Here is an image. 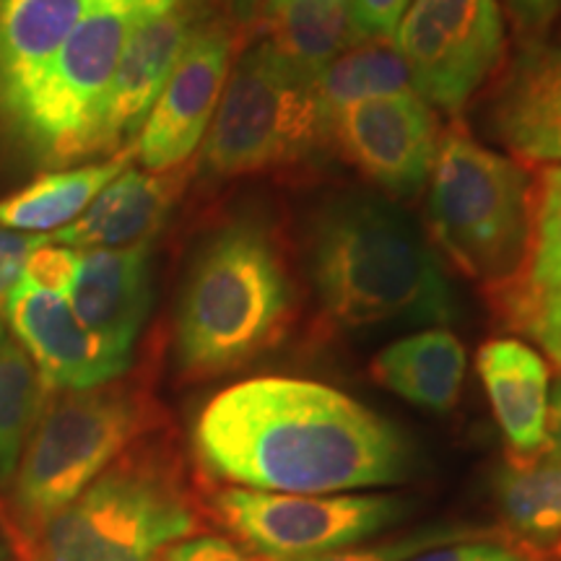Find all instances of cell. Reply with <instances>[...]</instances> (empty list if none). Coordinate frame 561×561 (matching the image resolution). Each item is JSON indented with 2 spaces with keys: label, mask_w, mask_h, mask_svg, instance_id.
<instances>
[{
  "label": "cell",
  "mask_w": 561,
  "mask_h": 561,
  "mask_svg": "<svg viewBox=\"0 0 561 561\" xmlns=\"http://www.w3.org/2000/svg\"><path fill=\"white\" fill-rule=\"evenodd\" d=\"M201 466L231 486L325 496L396 486L413 447L380 413L328 385L255 377L221 390L193 432Z\"/></svg>",
  "instance_id": "obj_1"
},
{
  "label": "cell",
  "mask_w": 561,
  "mask_h": 561,
  "mask_svg": "<svg viewBox=\"0 0 561 561\" xmlns=\"http://www.w3.org/2000/svg\"><path fill=\"white\" fill-rule=\"evenodd\" d=\"M310 278L335 325L450 322L458 299L409 214L367 193L335 195L310 224Z\"/></svg>",
  "instance_id": "obj_2"
},
{
  "label": "cell",
  "mask_w": 561,
  "mask_h": 561,
  "mask_svg": "<svg viewBox=\"0 0 561 561\" xmlns=\"http://www.w3.org/2000/svg\"><path fill=\"white\" fill-rule=\"evenodd\" d=\"M294 289L276 231L237 219L195 257L178 310V364L193 380L257 359L289 328Z\"/></svg>",
  "instance_id": "obj_3"
},
{
  "label": "cell",
  "mask_w": 561,
  "mask_h": 561,
  "mask_svg": "<svg viewBox=\"0 0 561 561\" xmlns=\"http://www.w3.org/2000/svg\"><path fill=\"white\" fill-rule=\"evenodd\" d=\"M533 193L517 161L486 149L460 123L439 136L430 178V229L447 257L491 289L520 278L533 237Z\"/></svg>",
  "instance_id": "obj_4"
},
{
  "label": "cell",
  "mask_w": 561,
  "mask_h": 561,
  "mask_svg": "<svg viewBox=\"0 0 561 561\" xmlns=\"http://www.w3.org/2000/svg\"><path fill=\"white\" fill-rule=\"evenodd\" d=\"M331 140L318 76L261 39L237 60L203 140L210 178H240L297 167Z\"/></svg>",
  "instance_id": "obj_5"
},
{
  "label": "cell",
  "mask_w": 561,
  "mask_h": 561,
  "mask_svg": "<svg viewBox=\"0 0 561 561\" xmlns=\"http://www.w3.org/2000/svg\"><path fill=\"white\" fill-rule=\"evenodd\" d=\"M180 0H100L68 34L5 130L42 167L87 159V138L125 45L144 21Z\"/></svg>",
  "instance_id": "obj_6"
},
{
  "label": "cell",
  "mask_w": 561,
  "mask_h": 561,
  "mask_svg": "<svg viewBox=\"0 0 561 561\" xmlns=\"http://www.w3.org/2000/svg\"><path fill=\"white\" fill-rule=\"evenodd\" d=\"M198 517L170 473L121 462L32 533V561H161Z\"/></svg>",
  "instance_id": "obj_7"
},
{
  "label": "cell",
  "mask_w": 561,
  "mask_h": 561,
  "mask_svg": "<svg viewBox=\"0 0 561 561\" xmlns=\"http://www.w3.org/2000/svg\"><path fill=\"white\" fill-rule=\"evenodd\" d=\"M144 419L136 392L117 385L66 390L55 398L21 455L13 486L19 523L34 533L79 500L138 437Z\"/></svg>",
  "instance_id": "obj_8"
},
{
  "label": "cell",
  "mask_w": 561,
  "mask_h": 561,
  "mask_svg": "<svg viewBox=\"0 0 561 561\" xmlns=\"http://www.w3.org/2000/svg\"><path fill=\"white\" fill-rule=\"evenodd\" d=\"M413 504L392 494H271L229 486L214 512L244 549L263 561H312L354 549L396 528Z\"/></svg>",
  "instance_id": "obj_9"
},
{
  "label": "cell",
  "mask_w": 561,
  "mask_h": 561,
  "mask_svg": "<svg viewBox=\"0 0 561 561\" xmlns=\"http://www.w3.org/2000/svg\"><path fill=\"white\" fill-rule=\"evenodd\" d=\"M392 45L421 100L458 115L504 60L502 5L500 0H413Z\"/></svg>",
  "instance_id": "obj_10"
},
{
  "label": "cell",
  "mask_w": 561,
  "mask_h": 561,
  "mask_svg": "<svg viewBox=\"0 0 561 561\" xmlns=\"http://www.w3.org/2000/svg\"><path fill=\"white\" fill-rule=\"evenodd\" d=\"M439 123L416 91L371 96L331 117V140L364 178L396 198H413L432 178Z\"/></svg>",
  "instance_id": "obj_11"
},
{
  "label": "cell",
  "mask_w": 561,
  "mask_h": 561,
  "mask_svg": "<svg viewBox=\"0 0 561 561\" xmlns=\"http://www.w3.org/2000/svg\"><path fill=\"white\" fill-rule=\"evenodd\" d=\"M231 50V26L224 21H203L133 144L146 172H174L198 149L227 87Z\"/></svg>",
  "instance_id": "obj_12"
},
{
  "label": "cell",
  "mask_w": 561,
  "mask_h": 561,
  "mask_svg": "<svg viewBox=\"0 0 561 561\" xmlns=\"http://www.w3.org/2000/svg\"><path fill=\"white\" fill-rule=\"evenodd\" d=\"M201 24V0H180L133 32L89 130L87 159L123 151L136 138Z\"/></svg>",
  "instance_id": "obj_13"
},
{
  "label": "cell",
  "mask_w": 561,
  "mask_h": 561,
  "mask_svg": "<svg viewBox=\"0 0 561 561\" xmlns=\"http://www.w3.org/2000/svg\"><path fill=\"white\" fill-rule=\"evenodd\" d=\"M5 318L16 343L30 354L50 390L102 388L117 380L130 364L83 325L66 294L32 289L19 280Z\"/></svg>",
  "instance_id": "obj_14"
},
{
  "label": "cell",
  "mask_w": 561,
  "mask_h": 561,
  "mask_svg": "<svg viewBox=\"0 0 561 561\" xmlns=\"http://www.w3.org/2000/svg\"><path fill=\"white\" fill-rule=\"evenodd\" d=\"M489 123L515 157L561 167V45L523 42L491 96Z\"/></svg>",
  "instance_id": "obj_15"
},
{
  "label": "cell",
  "mask_w": 561,
  "mask_h": 561,
  "mask_svg": "<svg viewBox=\"0 0 561 561\" xmlns=\"http://www.w3.org/2000/svg\"><path fill=\"white\" fill-rule=\"evenodd\" d=\"M149 244L128 250H79L68 301L79 320L115 354L130 359L151 307Z\"/></svg>",
  "instance_id": "obj_16"
},
{
  "label": "cell",
  "mask_w": 561,
  "mask_h": 561,
  "mask_svg": "<svg viewBox=\"0 0 561 561\" xmlns=\"http://www.w3.org/2000/svg\"><path fill=\"white\" fill-rule=\"evenodd\" d=\"M180 172L125 170L68 227L53 231L50 242L73 250H128L149 244L178 201Z\"/></svg>",
  "instance_id": "obj_17"
},
{
  "label": "cell",
  "mask_w": 561,
  "mask_h": 561,
  "mask_svg": "<svg viewBox=\"0 0 561 561\" xmlns=\"http://www.w3.org/2000/svg\"><path fill=\"white\" fill-rule=\"evenodd\" d=\"M476 367L512 455L543 453L551 401L543 356L517 339H494L481 346Z\"/></svg>",
  "instance_id": "obj_18"
},
{
  "label": "cell",
  "mask_w": 561,
  "mask_h": 561,
  "mask_svg": "<svg viewBox=\"0 0 561 561\" xmlns=\"http://www.w3.org/2000/svg\"><path fill=\"white\" fill-rule=\"evenodd\" d=\"M100 0H0V123H11L68 34Z\"/></svg>",
  "instance_id": "obj_19"
},
{
  "label": "cell",
  "mask_w": 561,
  "mask_h": 561,
  "mask_svg": "<svg viewBox=\"0 0 561 561\" xmlns=\"http://www.w3.org/2000/svg\"><path fill=\"white\" fill-rule=\"evenodd\" d=\"M371 375L403 401L447 413L458 403L466 380V346L447 328L413 333L380 351Z\"/></svg>",
  "instance_id": "obj_20"
},
{
  "label": "cell",
  "mask_w": 561,
  "mask_h": 561,
  "mask_svg": "<svg viewBox=\"0 0 561 561\" xmlns=\"http://www.w3.org/2000/svg\"><path fill=\"white\" fill-rule=\"evenodd\" d=\"M133 159H136V146L128 144L123 151L100 164L42 174L24 191L0 201V224L13 231H58L68 227L112 180L128 170Z\"/></svg>",
  "instance_id": "obj_21"
},
{
  "label": "cell",
  "mask_w": 561,
  "mask_h": 561,
  "mask_svg": "<svg viewBox=\"0 0 561 561\" xmlns=\"http://www.w3.org/2000/svg\"><path fill=\"white\" fill-rule=\"evenodd\" d=\"M504 525L533 549L561 551V460L551 453L512 458L494 479Z\"/></svg>",
  "instance_id": "obj_22"
},
{
  "label": "cell",
  "mask_w": 561,
  "mask_h": 561,
  "mask_svg": "<svg viewBox=\"0 0 561 561\" xmlns=\"http://www.w3.org/2000/svg\"><path fill=\"white\" fill-rule=\"evenodd\" d=\"M261 39L307 73L320 76L331 62L362 42L351 16V0H310L255 16Z\"/></svg>",
  "instance_id": "obj_23"
},
{
  "label": "cell",
  "mask_w": 561,
  "mask_h": 561,
  "mask_svg": "<svg viewBox=\"0 0 561 561\" xmlns=\"http://www.w3.org/2000/svg\"><path fill=\"white\" fill-rule=\"evenodd\" d=\"M47 382L16 339L0 341V486L16 473L21 453L37 430Z\"/></svg>",
  "instance_id": "obj_24"
},
{
  "label": "cell",
  "mask_w": 561,
  "mask_h": 561,
  "mask_svg": "<svg viewBox=\"0 0 561 561\" xmlns=\"http://www.w3.org/2000/svg\"><path fill=\"white\" fill-rule=\"evenodd\" d=\"M318 87L328 117H333L348 104L413 89L409 68L392 39L356 42L322 70Z\"/></svg>",
  "instance_id": "obj_25"
},
{
  "label": "cell",
  "mask_w": 561,
  "mask_h": 561,
  "mask_svg": "<svg viewBox=\"0 0 561 561\" xmlns=\"http://www.w3.org/2000/svg\"><path fill=\"white\" fill-rule=\"evenodd\" d=\"M561 291V167H546L538 174L533 193V237L530 252L520 278L496 291L500 294H536Z\"/></svg>",
  "instance_id": "obj_26"
},
{
  "label": "cell",
  "mask_w": 561,
  "mask_h": 561,
  "mask_svg": "<svg viewBox=\"0 0 561 561\" xmlns=\"http://www.w3.org/2000/svg\"><path fill=\"white\" fill-rule=\"evenodd\" d=\"M481 538H496V530L476 528L466 523H434L416 528L405 536L390 538V541L354 546V549L331 553L312 561H411L419 553L437 549V546L460 543V541H481Z\"/></svg>",
  "instance_id": "obj_27"
},
{
  "label": "cell",
  "mask_w": 561,
  "mask_h": 561,
  "mask_svg": "<svg viewBox=\"0 0 561 561\" xmlns=\"http://www.w3.org/2000/svg\"><path fill=\"white\" fill-rule=\"evenodd\" d=\"M496 301L510 325L536 341L546 356L561 367V291L536 294V297L502 294Z\"/></svg>",
  "instance_id": "obj_28"
},
{
  "label": "cell",
  "mask_w": 561,
  "mask_h": 561,
  "mask_svg": "<svg viewBox=\"0 0 561 561\" xmlns=\"http://www.w3.org/2000/svg\"><path fill=\"white\" fill-rule=\"evenodd\" d=\"M76 268H79V250L66 248V244L45 242L26 257L24 273H21V284L32 286V289L66 294L76 278Z\"/></svg>",
  "instance_id": "obj_29"
},
{
  "label": "cell",
  "mask_w": 561,
  "mask_h": 561,
  "mask_svg": "<svg viewBox=\"0 0 561 561\" xmlns=\"http://www.w3.org/2000/svg\"><path fill=\"white\" fill-rule=\"evenodd\" d=\"M42 242H45V237L24 234V231L13 229H0V341L5 339L3 318L5 307H9L11 291L19 286L26 257H30Z\"/></svg>",
  "instance_id": "obj_30"
},
{
  "label": "cell",
  "mask_w": 561,
  "mask_h": 561,
  "mask_svg": "<svg viewBox=\"0 0 561 561\" xmlns=\"http://www.w3.org/2000/svg\"><path fill=\"white\" fill-rule=\"evenodd\" d=\"M413 0H351V16L362 39H392Z\"/></svg>",
  "instance_id": "obj_31"
},
{
  "label": "cell",
  "mask_w": 561,
  "mask_h": 561,
  "mask_svg": "<svg viewBox=\"0 0 561 561\" xmlns=\"http://www.w3.org/2000/svg\"><path fill=\"white\" fill-rule=\"evenodd\" d=\"M500 5L523 42L543 39L553 21L561 16V0H500Z\"/></svg>",
  "instance_id": "obj_32"
},
{
  "label": "cell",
  "mask_w": 561,
  "mask_h": 561,
  "mask_svg": "<svg viewBox=\"0 0 561 561\" xmlns=\"http://www.w3.org/2000/svg\"><path fill=\"white\" fill-rule=\"evenodd\" d=\"M411 561H530L523 551L500 543L496 538H481V541H460L430 549Z\"/></svg>",
  "instance_id": "obj_33"
},
{
  "label": "cell",
  "mask_w": 561,
  "mask_h": 561,
  "mask_svg": "<svg viewBox=\"0 0 561 561\" xmlns=\"http://www.w3.org/2000/svg\"><path fill=\"white\" fill-rule=\"evenodd\" d=\"M161 561H255L248 557L234 543L224 541V538L201 536V538H185V541L174 543L167 549Z\"/></svg>",
  "instance_id": "obj_34"
},
{
  "label": "cell",
  "mask_w": 561,
  "mask_h": 561,
  "mask_svg": "<svg viewBox=\"0 0 561 561\" xmlns=\"http://www.w3.org/2000/svg\"><path fill=\"white\" fill-rule=\"evenodd\" d=\"M546 453L561 460V377L549 401V426H546Z\"/></svg>",
  "instance_id": "obj_35"
},
{
  "label": "cell",
  "mask_w": 561,
  "mask_h": 561,
  "mask_svg": "<svg viewBox=\"0 0 561 561\" xmlns=\"http://www.w3.org/2000/svg\"><path fill=\"white\" fill-rule=\"evenodd\" d=\"M263 0H229V9L240 21H255Z\"/></svg>",
  "instance_id": "obj_36"
},
{
  "label": "cell",
  "mask_w": 561,
  "mask_h": 561,
  "mask_svg": "<svg viewBox=\"0 0 561 561\" xmlns=\"http://www.w3.org/2000/svg\"><path fill=\"white\" fill-rule=\"evenodd\" d=\"M297 3H310V0H263V5H261V11H257V16H261V13L280 11V9H286V5H297Z\"/></svg>",
  "instance_id": "obj_37"
},
{
  "label": "cell",
  "mask_w": 561,
  "mask_h": 561,
  "mask_svg": "<svg viewBox=\"0 0 561 561\" xmlns=\"http://www.w3.org/2000/svg\"><path fill=\"white\" fill-rule=\"evenodd\" d=\"M0 561H9V549H5L3 538H0Z\"/></svg>",
  "instance_id": "obj_38"
}]
</instances>
